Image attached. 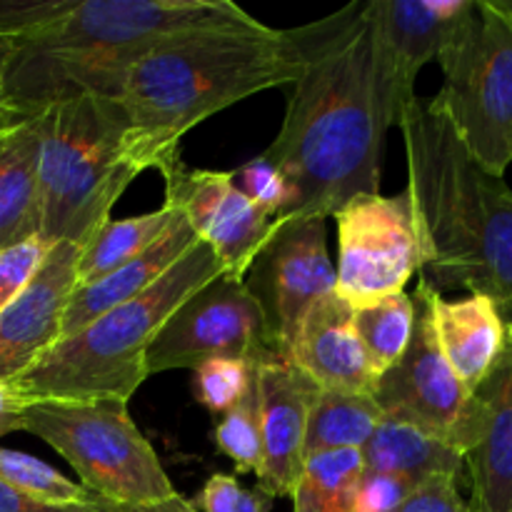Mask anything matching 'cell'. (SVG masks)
Returning <instances> with one entry per match:
<instances>
[{
	"mask_svg": "<svg viewBox=\"0 0 512 512\" xmlns=\"http://www.w3.org/2000/svg\"><path fill=\"white\" fill-rule=\"evenodd\" d=\"M160 175L165 180V205L185 215L200 243L220 260L225 275L245 280L273 235L275 220L235 185L233 173L188 168L178 155Z\"/></svg>",
	"mask_w": 512,
	"mask_h": 512,
	"instance_id": "obj_13",
	"label": "cell"
},
{
	"mask_svg": "<svg viewBox=\"0 0 512 512\" xmlns=\"http://www.w3.org/2000/svg\"><path fill=\"white\" fill-rule=\"evenodd\" d=\"M353 323L380 378L400 363L413 338V295L398 293L353 308Z\"/></svg>",
	"mask_w": 512,
	"mask_h": 512,
	"instance_id": "obj_26",
	"label": "cell"
},
{
	"mask_svg": "<svg viewBox=\"0 0 512 512\" xmlns=\"http://www.w3.org/2000/svg\"><path fill=\"white\" fill-rule=\"evenodd\" d=\"M198 243L200 238L195 235V230L190 228L185 215L180 213V210H175L168 228L163 230V235H160L148 250L135 255L133 260H128V263L120 265V268H115L113 273H108L105 278L75 288L68 310H65L60 338H68V335L78 333L80 328L93 323L98 315L113 310L115 305H123L128 303V300L138 298L140 293H145L155 280L163 278V275Z\"/></svg>",
	"mask_w": 512,
	"mask_h": 512,
	"instance_id": "obj_20",
	"label": "cell"
},
{
	"mask_svg": "<svg viewBox=\"0 0 512 512\" xmlns=\"http://www.w3.org/2000/svg\"><path fill=\"white\" fill-rule=\"evenodd\" d=\"M195 398L213 415H225L253 388V365L245 360L215 358L193 370Z\"/></svg>",
	"mask_w": 512,
	"mask_h": 512,
	"instance_id": "obj_29",
	"label": "cell"
},
{
	"mask_svg": "<svg viewBox=\"0 0 512 512\" xmlns=\"http://www.w3.org/2000/svg\"><path fill=\"white\" fill-rule=\"evenodd\" d=\"M430 315H433L435 338L450 368L470 390L493 373L500 355L508 348L505 320L498 305L485 295H465V298L445 300L428 285Z\"/></svg>",
	"mask_w": 512,
	"mask_h": 512,
	"instance_id": "obj_19",
	"label": "cell"
},
{
	"mask_svg": "<svg viewBox=\"0 0 512 512\" xmlns=\"http://www.w3.org/2000/svg\"><path fill=\"white\" fill-rule=\"evenodd\" d=\"M173 215L175 210L170 205H163L153 213L133 215V218L123 220L110 218L108 223L100 225L98 233L85 243L83 253H80L78 285L95 283L128 260H133L143 250H148L163 235Z\"/></svg>",
	"mask_w": 512,
	"mask_h": 512,
	"instance_id": "obj_24",
	"label": "cell"
},
{
	"mask_svg": "<svg viewBox=\"0 0 512 512\" xmlns=\"http://www.w3.org/2000/svg\"><path fill=\"white\" fill-rule=\"evenodd\" d=\"M505 335H508V343H510V348H512V325H505Z\"/></svg>",
	"mask_w": 512,
	"mask_h": 512,
	"instance_id": "obj_40",
	"label": "cell"
},
{
	"mask_svg": "<svg viewBox=\"0 0 512 512\" xmlns=\"http://www.w3.org/2000/svg\"><path fill=\"white\" fill-rule=\"evenodd\" d=\"M10 53H13V40L0 33V128L13 123L8 113V103H5V73H8Z\"/></svg>",
	"mask_w": 512,
	"mask_h": 512,
	"instance_id": "obj_37",
	"label": "cell"
},
{
	"mask_svg": "<svg viewBox=\"0 0 512 512\" xmlns=\"http://www.w3.org/2000/svg\"><path fill=\"white\" fill-rule=\"evenodd\" d=\"M280 355L263 303L245 280L218 275L165 320L148 348V375L190 368L215 358L258 365Z\"/></svg>",
	"mask_w": 512,
	"mask_h": 512,
	"instance_id": "obj_9",
	"label": "cell"
},
{
	"mask_svg": "<svg viewBox=\"0 0 512 512\" xmlns=\"http://www.w3.org/2000/svg\"><path fill=\"white\" fill-rule=\"evenodd\" d=\"M455 478H433L410 490L393 512H473L465 503Z\"/></svg>",
	"mask_w": 512,
	"mask_h": 512,
	"instance_id": "obj_33",
	"label": "cell"
},
{
	"mask_svg": "<svg viewBox=\"0 0 512 512\" xmlns=\"http://www.w3.org/2000/svg\"><path fill=\"white\" fill-rule=\"evenodd\" d=\"M415 325L408 350L380 378L375 403L385 415H398L468 455L478 433L475 393L458 378L435 338L428 283L418 280L413 293Z\"/></svg>",
	"mask_w": 512,
	"mask_h": 512,
	"instance_id": "obj_10",
	"label": "cell"
},
{
	"mask_svg": "<svg viewBox=\"0 0 512 512\" xmlns=\"http://www.w3.org/2000/svg\"><path fill=\"white\" fill-rule=\"evenodd\" d=\"M295 55L285 30L255 23L198 30L148 50L123 75L118 103L140 173L178 158L188 130L263 90L290 85Z\"/></svg>",
	"mask_w": 512,
	"mask_h": 512,
	"instance_id": "obj_4",
	"label": "cell"
},
{
	"mask_svg": "<svg viewBox=\"0 0 512 512\" xmlns=\"http://www.w3.org/2000/svg\"><path fill=\"white\" fill-rule=\"evenodd\" d=\"M223 265L205 243L190 248L145 293L98 315L78 333L60 338L10 388L23 405L40 400L115 398L128 403L148 378V348L165 320Z\"/></svg>",
	"mask_w": 512,
	"mask_h": 512,
	"instance_id": "obj_5",
	"label": "cell"
},
{
	"mask_svg": "<svg viewBox=\"0 0 512 512\" xmlns=\"http://www.w3.org/2000/svg\"><path fill=\"white\" fill-rule=\"evenodd\" d=\"M283 358L320 390L355 395H375L378 390L380 373L355 330L353 308L335 293L305 315Z\"/></svg>",
	"mask_w": 512,
	"mask_h": 512,
	"instance_id": "obj_17",
	"label": "cell"
},
{
	"mask_svg": "<svg viewBox=\"0 0 512 512\" xmlns=\"http://www.w3.org/2000/svg\"><path fill=\"white\" fill-rule=\"evenodd\" d=\"M360 453L365 473L393 475L410 488L433 478L460 480L465 475V458L453 445L398 415H383Z\"/></svg>",
	"mask_w": 512,
	"mask_h": 512,
	"instance_id": "obj_21",
	"label": "cell"
},
{
	"mask_svg": "<svg viewBox=\"0 0 512 512\" xmlns=\"http://www.w3.org/2000/svg\"><path fill=\"white\" fill-rule=\"evenodd\" d=\"M295 55L283 128L263 150L295 190L288 218L328 220L358 195L380 193L385 125L373 68L368 0L285 30Z\"/></svg>",
	"mask_w": 512,
	"mask_h": 512,
	"instance_id": "obj_1",
	"label": "cell"
},
{
	"mask_svg": "<svg viewBox=\"0 0 512 512\" xmlns=\"http://www.w3.org/2000/svg\"><path fill=\"white\" fill-rule=\"evenodd\" d=\"M18 430L35 435L78 473L80 485L113 505H153L178 490L125 400H40L23 405Z\"/></svg>",
	"mask_w": 512,
	"mask_h": 512,
	"instance_id": "obj_7",
	"label": "cell"
},
{
	"mask_svg": "<svg viewBox=\"0 0 512 512\" xmlns=\"http://www.w3.org/2000/svg\"><path fill=\"white\" fill-rule=\"evenodd\" d=\"M50 248L40 235L0 248V310L33 280Z\"/></svg>",
	"mask_w": 512,
	"mask_h": 512,
	"instance_id": "obj_32",
	"label": "cell"
},
{
	"mask_svg": "<svg viewBox=\"0 0 512 512\" xmlns=\"http://www.w3.org/2000/svg\"><path fill=\"white\" fill-rule=\"evenodd\" d=\"M338 223L335 295L350 308L405 293L420 273V245L405 190L358 195L333 213Z\"/></svg>",
	"mask_w": 512,
	"mask_h": 512,
	"instance_id": "obj_11",
	"label": "cell"
},
{
	"mask_svg": "<svg viewBox=\"0 0 512 512\" xmlns=\"http://www.w3.org/2000/svg\"><path fill=\"white\" fill-rule=\"evenodd\" d=\"M475 0H368L375 90L388 128L415 100V80L438 60Z\"/></svg>",
	"mask_w": 512,
	"mask_h": 512,
	"instance_id": "obj_12",
	"label": "cell"
},
{
	"mask_svg": "<svg viewBox=\"0 0 512 512\" xmlns=\"http://www.w3.org/2000/svg\"><path fill=\"white\" fill-rule=\"evenodd\" d=\"M38 125L40 238L85 248L140 175L128 115L115 98L80 95L45 110Z\"/></svg>",
	"mask_w": 512,
	"mask_h": 512,
	"instance_id": "obj_6",
	"label": "cell"
},
{
	"mask_svg": "<svg viewBox=\"0 0 512 512\" xmlns=\"http://www.w3.org/2000/svg\"><path fill=\"white\" fill-rule=\"evenodd\" d=\"M383 415L373 395L320 390L308 415L303 463L328 450H360L375 433Z\"/></svg>",
	"mask_w": 512,
	"mask_h": 512,
	"instance_id": "obj_23",
	"label": "cell"
},
{
	"mask_svg": "<svg viewBox=\"0 0 512 512\" xmlns=\"http://www.w3.org/2000/svg\"><path fill=\"white\" fill-rule=\"evenodd\" d=\"M85 512H110V508L105 500H95L93 505H88V508H85Z\"/></svg>",
	"mask_w": 512,
	"mask_h": 512,
	"instance_id": "obj_39",
	"label": "cell"
},
{
	"mask_svg": "<svg viewBox=\"0 0 512 512\" xmlns=\"http://www.w3.org/2000/svg\"><path fill=\"white\" fill-rule=\"evenodd\" d=\"M408 195L420 245V280L435 293L468 290L512 325V190L485 173L430 100L398 120Z\"/></svg>",
	"mask_w": 512,
	"mask_h": 512,
	"instance_id": "obj_3",
	"label": "cell"
},
{
	"mask_svg": "<svg viewBox=\"0 0 512 512\" xmlns=\"http://www.w3.org/2000/svg\"><path fill=\"white\" fill-rule=\"evenodd\" d=\"M250 23L253 15L228 0H55L38 25L13 38L10 120H35L80 95L118 100L125 70L165 40Z\"/></svg>",
	"mask_w": 512,
	"mask_h": 512,
	"instance_id": "obj_2",
	"label": "cell"
},
{
	"mask_svg": "<svg viewBox=\"0 0 512 512\" xmlns=\"http://www.w3.org/2000/svg\"><path fill=\"white\" fill-rule=\"evenodd\" d=\"M83 248L55 243L28 285L0 310V383L28 373L60 340L65 310L78 288Z\"/></svg>",
	"mask_w": 512,
	"mask_h": 512,
	"instance_id": "obj_15",
	"label": "cell"
},
{
	"mask_svg": "<svg viewBox=\"0 0 512 512\" xmlns=\"http://www.w3.org/2000/svg\"><path fill=\"white\" fill-rule=\"evenodd\" d=\"M253 390L263 438L258 490L273 500L290 498L303 470L308 415L320 388L288 358L273 355L253 365Z\"/></svg>",
	"mask_w": 512,
	"mask_h": 512,
	"instance_id": "obj_16",
	"label": "cell"
},
{
	"mask_svg": "<svg viewBox=\"0 0 512 512\" xmlns=\"http://www.w3.org/2000/svg\"><path fill=\"white\" fill-rule=\"evenodd\" d=\"M190 505L195 512H270L273 498L243 488L235 475L213 473Z\"/></svg>",
	"mask_w": 512,
	"mask_h": 512,
	"instance_id": "obj_31",
	"label": "cell"
},
{
	"mask_svg": "<svg viewBox=\"0 0 512 512\" xmlns=\"http://www.w3.org/2000/svg\"><path fill=\"white\" fill-rule=\"evenodd\" d=\"M478 433L465 455L473 512H512V348L475 390Z\"/></svg>",
	"mask_w": 512,
	"mask_h": 512,
	"instance_id": "obj_18",
	"label": "cell"
},
{
	"mask_svg": "<svg viewBox=\"0 0 512 512\" xmlns=\"http://www.w3.org/2000/svg\"><path fill=\"white\" fill-rule=\"evenodd\" d=\"M410 485L393 475L365 473L358 485L353 512H393L410 495Z\"/></svg>",
	"mask_w": 512,
	"mask_h": 512,
	"instance_id": "obj_34",
	"label": "cell"
},
{
	"mask_svg": "<svg viewBox=\"0 0 512 512\" xmlns=\"http://www.w3.org/2000/svg\"><path fill=\"white\" fill-rule=\"evenodd\" d=\"M485 3H488L490 8H493L512 28V0H485Z\"/></svg>",
	"mask_w": 512,
	"mask_h": 512,
	"instance_id": "obj_38",
	"label": "cell"
},
{
	"mask_svg": "<svg viewBox=\"0 0 512 512\" xmlns=\"http://www.w3.org/2000/svg\"><path fill=\"white\" fill-rule=\"evenodd\" d=\"M38 163V118L0 128V248L40 235Z\"/></svg>",
	"mask_w": 512,
	"mask_h": 512,
	"instance_id": "obj_22",
	"label": "cell"
},
{
	"mask_svg": "<svg viewBox=\"0 0 512 512\" xmlns=\"http://www.w3.org/2000/svg\"><path fill=\"white\" fill-rule=\"evenodd\" d=\"M110 512H195L190 500H185L183 495L175 493L173 498L163 500V503H153V505H113L108 503Z\"/></svg>",
	"mask_w": 512,
	"mask_h": 512,
	"instance_id": "obj_36",
	"label": "cell"
},
{
	"mask_svg": "<svg viewBox=\"0 0 512 512\" xmlns=\"http://www.w3.org/2000/svg\"><path fill=\"white\" fill-rule=\"evenodd\" d=\"M0 512H85V508H50V505H40L35 500L25 498L23 493L13 490L0 480Z\"/></svg>",
	"mask_w": 512,
	"mask_h": 512,
	"instance_id": "obj_35",
	"label": "cell"
},
{
	"mask_svg": "<svg viewBox=\"0 0 512 512\" xmlns=\"http://www.w3.org/2000/svg\"><path fill=\"white\" fill-rule=\"evenodd\" d=\"M0 480L25 498L50 508H88L98 500L53 465L20 450L0 448Z\"/></svg>",
	"mask_w": 512,
	"mask_h": 512,
	"instance_id": "obj_27",
	"label": "cell"
},
{
	"mask_svg": "<svg viewBox=\"0 0 512 512\" xmlns=\"http://www.w3.org/2000/svg\"><path fill=\"white\" fill-rule=\"evenodd\" d=\"M213 443L225 458L233 460L240 475H258L260 465H263V438H260L258 400H255L253 388L235 408H230L220 418L213 430Z\"/></svg>",
	"mask_w": 512,
	"mask_h": 512,
	"instance_id": "obj_28",
	"label": "cell"
},
{
	"mask_svg": "<svg viewBox=\"0 0 512 512\" xmlns=\"http://www.w3.org/2000/svg\"><path fill=\"white\" fill-rule=\"evenodd\" d=\"M365 475L363 453L328 450L308 458L293 490V512H353Z\"/></svg>",
	"mask_w": 512,
	"mask_h": 512,
	"instance_id": "obj_25",
	"label": "cell"
},
{
	"mask_svg": "<svg viewBox=\"0 0 512 512\" xmlns=\"http://www.w3.org/2000/svg\"><path fill=\"white\" fill-rule=\"evenodd\" d=\"M235 185L273 220H283L293 213L295 190L283 170L270 163L263 153L248 160L233 173Z\"/></svg>",
	"mask_w": 512,
	"mask_h": 512,
	"instance_id": "obj_30",
	"label": "cell"
},
{
	"mask_svg": "<svg viewBox=\"0 0 512 512\" xmlns=\"http://www.w3.org/2000/svg\"><path fill=\"white\" fill-rule=\"evenodd\" d=\"M443 88L430 98L470 158L493 178L512 165V28L485 0L438 55Z\"/></svg>",
	"mask_w": 512,
	"mask_h": 512,
	"instance_id": "obj_8",
	"label": "cell"
},
{
	"mask_svg": "<svg viewBox=\"0 0 512 512\" xmlns=\"http://www.w3.org/2000/svg\"><path fill=\"white\" fill-rule=\"evenodd\" d=\"M250 270L260 285L253 293L268 315L275 348L285 355L305 315L335 293V265L325 245V220H275L273 235Z\"/></svg>",
	"mask_w": 512,
	"mask_h": 512,
	"instance_id": "obj_14",
	"label": "cell"
}]
</instances>
